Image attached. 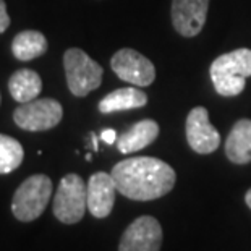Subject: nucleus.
Masks as SVG:
<instances>
[{
  "label": "nucleus",
  "instance_id": "9d476101",
  "mask_svg": "<svg viewBox=\"0 0 251 251\" xmlns=\"http://www.w3.org/2000/svg\"><path fill=\"white\" fill-rule=\"evenodd\" d=\"M211 0H172V25L183 37H195L206 25Z\"/></svg>",
  "mask_w": 251,
  "mask_h": 251
},
{
  "label": "nucleus",
  "instance_id": "4be33fe9",
  "mask_svg": "<svg viewBox=\"0 0 251 251\" xmlns=\"http://www.w3.org/2000/svg\"><path fill=\"white\" fill-rule=\"evenodd\" d=\"M0 102H2V96H0Z\"/></svg>",
  "mask_w": 251,
  "mask_h": 251
},
{
  "label": "nucleus",
  "instance_id": "f257e3e1",
  "mask_svg": "<svg viewBox=\"0 0 251 251\" xmlns=\"http://www.w3.org/2000/svg\"><path fill=\"white\" fill-rule=\"evenodd\" d=\"M112 178L117 191L135 201H152L174 190L177 174L157 157H128L114 165Z\"/></svg>",
  "mask_w": 251,
  "mask_h": 251
},
{
  "label": "nucleus",
  "instance_id": "4468645a",
  "mask_svg": "<svg viewBox=\"0 0 251 251\" xmlns=\"http://www.w3.org/2000/svg\"><path fill=\"white\" fill-rule=\"evenodd\" d=\"M148 104V96L141 89L135 86L120 88L109 93L100 100L98 109L100 114H114V112H124L131 109H140Z\"/></svg>",
  "mask_w": 251,
  "mask_h": 251
},
{
  "label": "nucleus",
  "instance_id": "aec40b11",
  "mask_svg": "<svg viewBox=\"0 0 251 251\" xmlns=\"http://www.w3.org/2000/svg\"><path fill=\"white\" fill-rule=\"evenodd\" d=\"M245 202H247V206L251 209V188L247 191V195H245Z\"/></svg>",
  "mask_w": 251,
  "mask_h": 251
},
{
  "label": "nucleus",
  "instance_id": "f8f14e48",
  "mask_svg": "<svg viewBox=\"0 0 251 251\" xmlns=\"http://www.w3.org/2000/svg\"><path fill=\"white\" fill-rule=\"evenodd\" d=\"M159 136V125L156 120L144 119L136 122L130 130L117 138V148L122 154H131L141 151L152 144Z\"/></svg>",
  "mask_w": 251,
  "mask_h": 251
},
{
  "label": "nucleus",
  "instance_id": "2eb2a0df",
  "mask_svg": "<svg viewBox=\"0 0 251 251\" xmlns=\"http://www.w3.org/2000/svg\"><path fill=\"white\" fill-rule=\"evenodd\" d=\"M8 91L17 102H29L41 94L42 79L31 68H20L8 79Z\"/></svg>",
  "mask_w": 251,
  "mask_h": 251
},
{
  "label": "nucleus",
  "instance_id": "7ed1b4c3",
  "mask_svg": "<svg viewBox=\"0 0 251 251\" xmlns=\"http://www.w3.org/2000/svg\"><path fill=\"white\" fill-rule=\"evenodd\" d=\"M52 180L47 175H31L13 195L12 212L20 222H33L42 216L52 196Z\"/></svg>",
  "mask_w": 251,
  "mask_h": 251
},
{
  "label": "nucleus",
  "instance_id": "f03ea898",
  "mask_svg": "<svg viewBox=\"0 0 251 251\" xmlns=\"http://www.w3.org/2000/svg\"><path fill=\"white\" fill-rule=\"evenodd\" d=\"M217 94L233 98L243 93L251 76V49H237L217 57L209 68Z\"/></svg>",
  "mask_w": 251,
  "mask_h": 251
},
{
  "label": "nucleus",
  "instance_id": "a211bd4d",
  "mask_svg": "<svg viewBox=\"0 0 251 251\" xmlns=\"http://www.w3.org/2000/svg\"><path fill=\"white\" fill-rule=\"evenodd\" d=\"M10 26V17L7 13V5L3 0H0V34L5 33Z\"/></svg>",
  "mask_w": 251,
  "mask_h": 251
},
{
  "label": "nucleus",
  "instance_id": "f3484780",
  "mask_svg": "<svg viewBox=\"0 0 251 251\" xmlns=\"http://www.w3.org/2000/svg\"><path fill=\"white\" fill-rule=\"evenodd\" d=\"M23 146L12 136L0 133V174H10L23 162Z\"/></svg>",
  "mask_w": 251,
  "mask_h": 251
},
{
  "label": "nucleus",
  "instance_id": "9b49d317",
  "mask_svg": "<svg viewBox=\"0 0 251 251\" xmlns=\"http://www.w3.org/2000/svg\"><path fill=\"white\" fill-rule=\"evenodd\" d=\"M117 186L110 174L96 172L88 181V211L96 219L110 216L115 204Z\"/></svg>",
  "mask_w": 251,
  "mask_h": 251
},
{
  "label": "nucleus",
  "instance_id": "39448f33",
  "mask_svg": "<svg viewBox=\"0 0 251 251\" xmlns=\"http://www.w3.org/2000/svg\"><path fill=\"white\" fill-rule=\"evenodd\" d=\"M88 209V183L78 174L65 175L58 183L54 196V216L62 224H76Z\"/></svg>",
  "mask_w": 251,
  "mask_h": 251
},
{
  "label": "nucleus",
  "instance_id": "412c9836",
  "mask_svg": "<svg viewBox=\"0 0 251 251\" xmlns=\"http://www.w3.org/2000/svg\"><path fill=\"white\" fill-rule=\"evenodd\" d=\"M91 140H93V148H94V151H98L99 146H98V136L94 135V133H91Z\"/></svg>",
  "mask_w": 251,
  "mask_h": 251
},
{
  "label": "nucleus",
  "instance_id": "0eeeda50",
  "mask_svg": "<svg viewBox=\"0 0 251 251\" xmlns=\"http://www.w3.org/2000/svg\"><path fill=\"white\" fill-rule=\"evenodd\" d=\"M110 68L117 76L136 88H146L156 79V67L135 49H120L110 58Z\"/></svg>",
  "mask_w": 251,
  "mask_h": 251
},
{
  "label": "nucleus",
  "instance_id": "6e6552de",
  "mask_svg": "<svg viewBox=\"0 0 251 251\" xmlns=\"http://www.w3.org/2000/svg\"><path fill=\"white\" fill-rule=\"evenodd\" d=\"M162 227L152 216L135 219L120 238L119 251H161Z\"/></svg>",
  "mask_w": 251,
  "mask_h": 251
},
{
  "label": "nucleus",
  "instance_id": "dca6fc26",
  "mask_svg": "<svg viewBox=\"0 0 251 251\" xmlns=\"http://www.w3.org/2000/svg\"><path fill=\"white\" fill-rule=\"evenodd\" d=\"M46 50H47V39L39 31L26 29L13 37L12 52L21 62L34 60V58L44 55Z\"/></svg>",
  "mask_w": 251,
  "mask_h": 251
},
{
  "label": "nucleus",
  "instance_id": "423d86ee",
  "mask_svg": "<svg viewBox=\"0 0 251 251\" xmlns=\"http://www.w3.org/2000/svg\"><path fill=\"white\" fill-rule=\"evenodd\" d=\"M62 104L52 98L34 99L20 104L13 112L15 124L26 131H46L55 128L62 122Z\"/></svg>",
  "mask_w": 251,
  "mask_h": 251
},
{
  "label": "nucleus",
  "instance_id": "1a4fd4ad",
  "mask_svg": "<svg viewBox=\"0 0 251 251\" xmlns=\"http://www.w3.org/2000/svg\"><path fill=\"white\" fill-rule=\"evenodd\" d=\"M185 131L190 148L198 154H212L221 146V133L211 125L206 107L198 105L190 110Z\"/></svg>",
  "mask_w": 251,
  "mask_h": 251
},
{
  "label": "nucleus",
  "instance_id": "6ab92c4d",
  "mask_svg": "<svg viewBox=\"0 0 251 251\" xmlns=\"http://www.w3.org/2000/svg\"><path fill=\"white\" fill-rule=\"evenodd\" d=\"M100 140L107 144H114L117 141V131L112 130V128H105V130H102V133H100Z\"/></svg>",
  "mask_w": 251,
  "mask_h": 251
},
{
  "label": "nucleus",
  "instance_id": "20e7f679",
  "mask_svg": "<svg viewBox=\"0 0 251 251\" xmlns=\"http://www.w3.org/2000/svg\"><path fill=\"white\" fill-rule=\"evenodd\" d=\"M63 68H65L68 89L76 98H84L91 91L98 89L102 83L104 68L86 52L76 47L65 50Z\"/></svg>",
  "mask_w": 251,
  "mask_h": 251
},
{
  "label": "nucleus",
  "instance_id": "ddd939ff",
  "mask_svg": "<svg viewBox=\"0 0 251 251\" xmlns=\"http://www.w3.org/2000/svg\"><path fill=\"white\" fill-rule=\"evenodd\" d=\"M226 156L230 162L245 165L251 162V120L242 119L232 126L226 140Z\"/></svg>",
  "mask_w": 251,
  "mask_h": 251
}]
</instances>
